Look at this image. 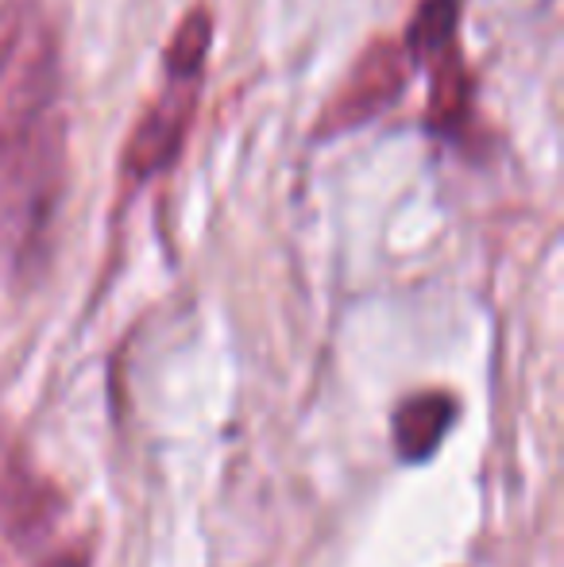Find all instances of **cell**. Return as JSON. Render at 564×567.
I'll return each mask as SVG.
<instances>
[{
  "mask_svg": "<svg viewBox=\"0 0 564 567\" xmlns=\"http://www.w3.org/2000/svg\"><path fill=\"white\" fill-rule=\"evenodd\" d=\"M205 43H213V20L205 12H186V20L178 23L171 47H166V90L158 93V101L129 135L121 163L124 178H151V174L166 171L182 151L197 109V82H202L205 54H209Z\"/></svg>",
  "mask_w": 564,
  "mask_h": 567,
  "instance_id": "6da1fadb",
  "label": "cell"
},
{
  "mask_svg": "<svg viewBox=\"0 0 564 567\" xmlns=\"http://www.w3.org/2000/svg\"><path fill=\"white\" fill-rule=\"evenodd\" d=\"M410 74H414V62H410L407 47L394 43V39H376V43L356 59L352 74H348V82L337 90V97L325 105L321 120H317V135L325 140V135L352 132V127L387 113V109L402 97Z\"/></svg>",
  "mask_w": 564,
  "mask_h": 567,
  "instance_id": "7a4b0ae2",
  "label": "cell"
},
{
  "mask_svg": "<svg viewBox=\"0 0 564 567\" xmlns=\"http://www.w3.org/2000/svg\"><path fill=\"white\" fill-rule=\"evenodd\" d=\"M452 421H457V398H449L444 390L407 398L391 417L394 449L407 463H425L449 436Z\"/></svg>",
  "mask_w": 564,
  "mask_h": 567,
  "instance_id": "3957f363",
  "label": "cell"
},
{
  "mask_svg": "<svg viewBox=\"0 0 564 567\" xmlns=\"http://www.w3.org/2000/svg\"><path fill=\"white\" fill-rule=\"evenodd\" d=\"M429 66V105H425V124L437 135H452L464 127L468 109H472V74L464 66L460 47H449L444 54H437Z\"/></svg>",
  "mask_w": 564,
  "mask_h": 567,
  "instance_id": "277c9868",
  "label": "cell"
},
{
  "mask_svg": "<svg viewBox=\"0 0 564 567\" xmlns=\"http://www.w3.org/2000/svg\"><path fill=\"white\" fill-rule=\"evenodd\" d=\"M457 20H460V0H422L418 4V16L407 28V47L410 62H433L437 54H444L457 43Z\"/></svg>",
  "mask_w": 564,
  "mask_h": 567,
  "instance_id": "5b68a950",
  "label": "cell"
},
{
  "mask_svg": "<svg viewBox=\"0 0 564 567\" xmlns=\"http://www.w3.org/2000/svg\"><path fill=\"white\" fill-rule=\"evenodd\" d=\"M39 567H90V564H85V556H70V553H62V556H51V560H43Z\"/></svg>",
  "mask_w": 564,
  "mask_h": 567,
  "instance_id": "8992f818",
  "label": "cell"
}]
</instances>
